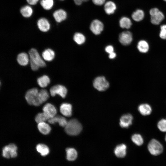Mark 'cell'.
Wrapping results in <instances>:
<instances>
[{
    "label": "cell",
    "mask_w": 166,
    "mask_h": 166,
    "mask_svg": "<svg viewBox=\"0 0 166 166\" xmlns=\"http://www.w3.org/2000/svg\"><path fill=\"white\" fill-rule=\"evenodd\" d=\"M66 133L70 136H76L81 132L82 127L81 124L76 119H72L68 121L65 127Z\"/></svg>",
    "instance_id": "6da1fadb"
},
{
    "label": "cell",
    "mask_w": 166,
    "mask_h": 166,
    "mask_svg": "<svg viewBox=\"0 0 166 166\" xmlns=\"http://www.w3.org/2000/svg\"><path fill=\"white\" fill-rule=\"evenodd\" d=\"M39 91L36 88H33L28 90L25 94V98L30 105L38 106L41 103L38 97Z\"/></svg>",
    "instance_id": "7a4b0ae2"
},
{
    "label": "cell",
    "mask_w": 166,
    "mask_h": 166,
    "mask_svg": "<svg viewBox=\"0 0 166 166\" xmlns=\"http://www.w3.org/2000/svg\"><path fill=\"white\" fill-rule=\"evenodd\" d=\"M30 63L34 64L39 67H43L46 66V64L41 57L37 50L34 48L30 49L29 52Z\"/></svg>",
    "instance_id": "3957f363"
},
{
    "label": "cell",
    "mask_w": 166,
    "mask_h": 166,
    "mask_svg": "<svg viewBox=\"0 0 166 166\" xmlns=\"http://www.w3.org/2000/svg\"><path fill=\"white\" fill-rule=\"evenodd\" d=\"M148 149L149 152L152 155H158L163 152V148L162 144L157 140L152 139L149 143Z\"/></svg>",
    "instance_id": "277c9868"
},
{
    "label": "cell",
    "mask_w": 166,
    "mask_h": 166,
    "mask_svg": "<svg viewBox=\"0 0 166 166\" xmlns=\"http://www.w3.org/2000/svg\"><path fill=\"white\" fill-rule=\"evenodd\" d=\"M149 14L151 15V22L154 25H159L164 18L163 13L157 8H153L150 9Z\"/></svg>",
    "instance_id": "5b68a950"
},
{
    "label": "cell",
    "mask_w": 166,
    "mask_h": 166,
    "mask_svg": "<svg viewBox=\"0 0 166 166\" xmlns=\"http://www.w3.org/2000/svg\"><path fill=\"white\" fill-rule=\"evenodd\" d=\"M17 147L14 144H10L5 146L2 149L3 156L7 158H14L17 156Z\"/></svg>",
    "instance_id": "8992f818"
},
{
    "label": "cell",
    "mask_w": 166,
    "mask_h": 166,
    "mask_svg": "<svg viewBox=\"0 0 166 166\" xmlns=\"http://www.w3.org/2000/svg\"><path fill=\"white\" fill-rule=\"evenodd\" d=\"M93 85L98 90L103 91L108 89L109 84L104 77H98L94 80Z\"/></svg>",
    "instance_id": "52a82bcc"
},
{
    "label": "cell",
    "mask_w": 166,
    "mask_h": 166,
    "mask_svg": "<svg viewBox=\"0 0 166 166\" xmlns=\"http://www.w3.org/2000/svg\"><path fill=\"white\" fill-rule=\"evenodd\" d=\"M67 90L64 86L60 85H57L53 86L50 89L51 95L52 97L55 96L57 94L62 98H65L67 94Z\"/></svg>",
    "instance_id": "ba28073f"
},
{
    "label": "cell",
    "mask_w": 166,
    "mask_h": 166,
    "mask_svg": "<svg viewBox=\"0 0 166 166\" xmlns=\"http://www.w3.org/2000/svg\"><path fill=\"white\" fill-rule=\"evenodd\" d=\"M90 29L94 34L98 35L103 30L104 25L101 21L95 19L92 22L90 25Z\"/></svg>",
    "instance_id": "9c48e42d"
},
{
    "label": "cell",
    "mask_w": 166,
    "mask_h": 166,
    "mask_svg": "<svg viewBox=\"0 0 166 166\" xmlns=\"http://www.w3.org/2000/svg\"><path fill=\"white\" fill-rule=\"evenodd\" d=\"M119 40L122 45H128L130 44L132 41V34L129 31H123L119 34Z\"/></svg>",
    "instance_id": "30bf717a"
},
{
    "label": "cell",
    "mask_w": 166,
    "mask_h": 166,
    "mask_svg": "<svg viewBox=\"0 0 166 166\" xmlns=\"http://www.w3.org/2000/svg\"><path fill=\"white\" fill-rule=\"evenodd\" d=\"M132 120L133 117L131 114H127L123 115L120 119V126L122 128H128L132 124Z\"/></svg>",
    "instance_id": "8fae6325"
},
{
    "label": "cell",
    "mask_w": 166,
    "mask_h": 166,
    "mask_svg": "<svg viewBox=\"0 0 166 166\" xmlns=\"http://www.w3.org/2000/svg\"><path fill=\"white\" fill-rule=\"evenodd\" d=\"M43 112L47 115L50 118L56 115L57 112L55 107L50 103L45 104L42 108Z\"/></svg>",
    "instance_id": "7c38bea8"
},
{
    "label": "cell",
    "mask_w": 166,
    "mask_h": 166,
    "mask_svg": "<svg viewBox=\"0 0 166 166\" xmlns=\"http://www.w3.org/2000/svg\"><path fill=\"white\" fill-rule=\"evenodd\" d=\"M37 26L41 31L46 32L50 28V24L48 20L45 18H40L38 21Z\"/></svg>",
    "instance_id": "4fadbf2b"
},
{
    "label": "cell",
    "mask_w": 166,
    "mask_h": 166,
    "mask_svg": "<svg viewBox=\"0 0 166 166\" xmlns=\"http://www.w3.org/2000/svg\"><path fill=\"white\" fill-rule=\"evenodd\" d=\"M48 121L49 123L52 124L57 122L59 125L62 127H65L68 122L65 118L59 115H55L50 118Z\"/></svg>",
    "instance_id": "5bb4252c"
},
{
    "label": "cell",
    "mask_w": 166,
    "mask_h": 166,
    "mask_svg": "<svg viewBox=\"0 0 166 166\" xmlns=\"http://www.w3.org/2000/svg\"><path fill=\"white\" fill-rule=\"evenodd\" d=\"M53 16L55 21L57 22L60 23L66 19L67 14L64 10L59 9L53 12Z\"/></svg>",
    "instance_id": "9a60e30c"
},
{
    "label": "cell",
    "mask_w": 166,
    "mask_h": 166,
    "mask_svg": "<svg viewBox=\"0 0 166 166\" xmlns=\"http://www.w3.org/2000/svg\"><path fill=\"white\" fill-rule=\"evenodd\" d=\"M72 106L69 103H64L60 106V110L61 113L66 117H70L72 114Z\"/></svg>",
    "instance_id": "2e32d148"
},
{
    "label": "cell",
    "mask_w": 166,
    "mask_h": 166,
    "mask_svg": "<svg viewBox=\"0 0 166 166\" xmlns=\"http://www.w3.org/2000/svg\"><path fill=\"white\" fill-rule=\"evenodd\" d=\"M127 147L125 144H122L117 145L114 150L115 155L119 158L125 157L126 153Z\"/></svg>",
    "instance_id": "e0dca14e"
},
{
    "label": "cell",
    "mask_w": 166,
    "mask_h": 166,
    "mask_svg": "<svg viewBox=\"0 0 166 166\" xmlns=\"http://www.w3.org/2000/svg\"><path fill=\"white\" fill-rule=\"evenodd\" d=\"M116 9V5L113 1H109L105 2L104 4V10L105 13L108 15L113 14Z\"/></svg>",
    "instance_id": "ac0fdd59"
},
{
    "label": "cell",
    "mask_w": 166,
    "mask_h": 166,
    "mask_svg": "<svg viewBox=\"0 0 166 166\" xmlns=\"http://www.w3.org/2000/svg\"><path fill=\"white\" fill-rule=\"evenodd\" d=\"M17 61L18 63L22 66L27 65L30 61L29 56L25 53H21L17 56Z\"/></svg>",
    "instance_id": "d6986e66"
},
{
    "label": "cell",
    "mask_w": 166,
    "mask_h": 166,
    "mask_svg": "<svg viewBox=\"0 0 166 166\" xmlns=\"http://www.w3.org/2000/svg\"><path fill=\"white\" fill-rule=\"evenodd\" d=\"M138 110L140 114L143 116L150 115L152 111L151 107L147 104L140 105L138 107Z\"/></svg>",
    "instance_id": "ffe728a7"
},
{
    "label": "cell",
    "mask_w": 166,
    "mask_h": 166,
    "mask_svg": "<svg viewBox=\"0 0 166 166\" xmlns=\"http://www.w3.org/2000/svg\"><path fill=\"white\" fill-rule=\"evenodd\" d=\"M42 56L43 58L46 61H52L54 58L55 53L54 51L50 49L45 50L42 53Z\"/></svg>",
    "instance_id": "44dd1931"
},
{
    "label": "cell",
    "mask_w": 166,
    "mask_h": 166,
    "mask_svg": "<svg viewBox=\"0 0 166 166\" xmlns=\"http://www.w3.org/2000/svg\"><path fill=\"white\" fill-rule=\"evenodd\" d=\"M38 128L39 132L44 135L49 134L51 130V128L50 125L45 122L38 123Z\"/></svg>",
    "instance_id": "7402d4cb"
},
{
    "label": "cell",
    "mask_w": 166,
    "mask_h": 166,
    "mask_svg": "<svg viewBox=\"0 0 166 166\" xmlns=\"http://www.w3.org/2000/svg\"><path fill=\"white\" fill-rule=\"evenodd\" d=\"M66 158L68 160L70 161H74L77 157V153L74 148H69L66 149Z\"/></svg>",
    "instance_id": "603a6c76"
},
{
    "label": "cell",
    "mask_w": 166,
    "mask_h": 166,
    "mask_svg": "<svg viewBox=\"0 0 166 166\" xmlns=\"http://www.w3.org/2000/svg\"><path fill=\"white\" fill-rule=\"evenodd\" d=\"M22 15L25 18H29L31 16L33 13V10L29 5H26L22 7L20 10Z\"/></svg>",
    "instance_id": "cb8c5ba5"
},
{
    "label": "cell",
    "mask_w": 166,
    "mask_h": 166,
    "mask_svg": "<svg viewBox=\"0 0 166 166\" xmlns=\"http://www.w3.org/2000/svg\"><path fill=\"white\" fill-rule=\"evenodd\" d=\"M119 23L120 26L122 28L128 29L132 25L131 20L126 17L121 18L119 20Z\"/></svg>",
    "instance_id": "d4e9b609"
},
{
    "label": "cell",
    "mask_w": 166,
    "mask_h": 166,
    "mask_svg": "<svg viewBox=\"0 0 166 166\" xmlns=\"http://www.w3.org/2000/svg\"><path fill=\"white\" fill-rule=\"evenodd\" d=\"M131 16L133 20L136 22H140L143 19L144 14L143 10L137 9L132 13Z\"/></svg>",
    "instance_id": "484cf974"
},
{
    "label": "cell",
    "mask_w": 166,
    "mask_h": 166,
    "mask_svg": "<svg viewBox=\"0 0 166 166\" xmlns=\"http://www.w3.org/2000/svg\"><path fill=\"white\" fill-rule=\"evenodd\" d=\"M36 149L37 151L43 156L47 155L49 153V150L48 147L44 144H38L36 146Z\"/></svg>",
    "instance_id": "4316f807"
},
{
    "label": "cell",
    "mask_w": 166,
    "mask_h": 166,
    "mask_svg": "<svg viewBox=\"0 0 166 166\" xmlns=\"http://www.w3.org/2000/svg\"><path fill=\"white\" fill-rule=\"evenodd\" d=\"M50 80L47 75H44L38 78L37 83L42 88L46 87L49 83Z\"/></svg>",
    "instance_id": "83f0119b"
},
{
    "label": "cell",
    "mask_w": 166,
    "mask_h": 166,
    "mask_svg": "<svg viewBox=\"0 0 166 166\" xmlns=\"http://www.w3.org/2000/svg\"><path fill=\"white\" fill-rule=\"evenodd\" d=\"M139 51L142 53L147 52L149 49V46L148 42L145 40H140L139 42L137 45Z\"/></svg>",
    "instance_id": "f1b7e54d"
},
{
    "label": "cell",
    "mask_w": 166,
    "mask_h": 166,
    "mask_svg": "<svg viewBox=\"0 0 166 166\" xmlns=\"http://www.w3.org/2000/svg\"><path fill=\"white\" fill-rule=\"evenodd\" d=\"M49 117L44 112L40 113L37 114L35 117V120L38 124L48 121Z\"/></svg>",
    "instance_id": "f546056e"
},
{
    "label": "cell",
    "mask_w": 166,
    "mask_h": 166,
    "mask_svg": "<svg viewBox=\"0 0 166 166\" xmlns=\"http://www.w3.org/2000/svg\"><path fill=\"white\" fill-rule=\"evenodd\" d=\"M38 97L42 104L46 101L49 98V95L48 91L45 89L39 91Z\"/></svg>",
    "instance_id": "4dcf8cb0"
},
{
    "label": "cell",
    "mask_w": 166,
    "mask_h": 166,
    "mask_svg": "<svg viewBox=\"0 0 166 166\" xmlns=\"http://www.w3.org/2000/svg\"><path fill=\"white\" fill-rule=\"evenodd\" d=\"M40 4L43 8L46 10H50L53 6V0H41Z\"/></svg>",
    "instance_id": "1f68e13d"
},
{
    "label": "cell",
    "mask_w": 166,
    "mask_h": 166,
    "mask_svg": "<svg viewBox=\"0 0 166 166\" xmlns=\"http://www.w3.org/2000/svg\"><path fill=\"white\" fill-rule=\"evenodd\" d=\"M73 40L77 44L81 45L85 42V38L82 34L80 33H76L74 35Z\"/></svg>",
    "instance_id": "d6a6232c"
},
{
    "label": "cell",
    "mask_w": 166,
    "mask_h": 166,
    "mask_svg": "<svg viewBox=\"0 0 166 166\" xmlns=\"http://www.w3.org/2000/svg\"><path fill=\"white\" fill-rule=\"evenodd\" d=\"M132 141L138 146L142 145L143 143V139L142 136L139 134H135L131 137Z\"/></svg>",
    "instance_id": "836d02e7"
},
{
    "label": "cell",
    "mask_w": 166,
    "mask_h": 166,
    "mask_svg": "<svg viewBox=\"0 0 166 166\" xmlns=\"http://www.w3.org/2000/svg\"><path fill=\"white\" fill-rule=\"evenodd\" d=\"M157 127L161 132H166V120L162 119L160 120L157 124Z\"/></svg>",
    "instance_id": "e575fe53"
},
{
    "label": "cell",
    "mask_w": 166,
    "mask_h": 166,
    "mask_svg": "<svg viewBox=\"0 0 166 166\" xmlns=\"http://www.w3.org/2000/svg\"><path fill=\"white\" fill-rule=\"evenodd\" d=\"M160 30L159 34L160 37L163 39H166V25H161L160 27Z\"/></svg>",
    "instance_id": "d590c367"
},
{
    "label": "cell",
    "mask_w": 166,
    "mask_h": 166,
    "mask_svg": "<svg viewBox=\"0 0 166 166\" xmlns=\"http://www.w3.org/2000/svg\"><path fill=\"white\" fill-rule=\"evenodd\" d=\"M93 2L95 5L101 6L105 3V0H92Z\"/></svg>",
    "instance_id": "8d00e7d4"
},
{
    "label": "cell",
    "mask_w": 166,
    "mask_h": 166,
    "mask_svg": "<svg viewBox=\"0 0 166 166\" xmlns=\"http://www.w3.org/2000/svg\"><path fill=\"white\" fill-rule=\"evenodd\" d=\"M105 51L109 54L114 52V49L113 46L109 45L105 48Z\"/></svg>",
    "instance_id": "74e56055"
},
{
    "label": "cell",
    "mask_w": 166,
    "mask_h": 166,
    "mask_svg": "<svg viewBox=\"0 0 166 166\" xmlns=\"http://www.w3.org/2000/svg\"><path fill=\"white\" fill-rule=\"evenodd\" d=\"M26 1L29 5H34L37 4L39 0H26Z\"/></svg>",
    "instance_id": "f35d334b"
},
{
    "label": "cell",
    "mask_w": 166,
    "mask_h": 166,
    "mask_svg": "<svg viewBox=\"0 0 166 166\" xmlns=\"http://www.w3.org/2000/svg\"><path fill=\"white\" fill-rule=\"evenodd\" d=\"M75 3L77 5H80L83 2H87L89 0H73Z\"/></svg>",
    "instance_id": "ab89813d"
},
{
    "label": "cell",
    "mask_w": 166,
    "mask_h": 166,
    "mask_svg": "<svg viewBox=\"0 0 166 166\" xmlns=\"http://www.w3.org/2000/svg\"><path fill=\"white\" fill-rule=\"evenodd\" d=\"M116 57V53L114 52L110 53L109 55V57L110 59L114 58Z\"/></svg>",
    "instance_id": "60d3db41"
},
{
    "label": "cell",
    "mask_w": 166,
    "mask_h": 166,
    "mask_svg": "<svg viewBox=\"0 0 166 166\" xmlns=\"http://www.w3.org/2000/svg\"><path fill=\"white\" fill-rule=\"evenodd\" d=\"M165 141L166 142V136H165Z\"/></svg>",
    "instance_id": "b9f144b4"
},
{
    "label": "cell",
    "mask_w": 166,
    "mask_h": 166,
    "mask_svg": "<svg viewBox=\"0 0 166 166\" xmlns=\"http://www.w3.org/2000/svg\"><path fill=\"white\" fill-rule=\"evenodd\" d=\"M165 2H166V0H163Z\"/></svg>",
    "instance_id": "7bdbcfd3"
},
{
    "label": "cell",
    "mask_w": 166,
    "mask_h": 166,
    "mask_svg": "<svg viewBox=\"0 0 166 166\" xmlns=\"http://www.w3.org/2000/svg\"></svg>",
    "instance_id": "ee69618b"
}]
</instances>
